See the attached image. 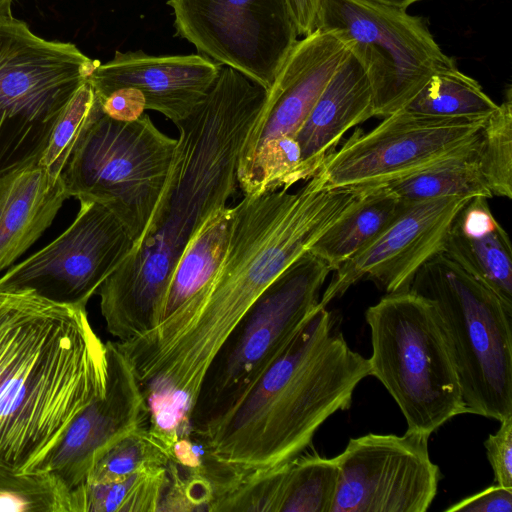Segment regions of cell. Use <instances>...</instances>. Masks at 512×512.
<instances>
[{
	"instance_id": "f1b7e54d",
	"label": "cell",
	"mask_w": 512,
	"mask_h": 512,
	"mask_svg": "<svg viewBox=\"0 0 512 512\" xmlns=\"http://www.w3.org/2000/svg\"><path fill=\"white\" fill-rule=\"evenodd\" d=\"M478 160L493 196L512 198V90L486 119L478 142Z\"/></svg>"
},
{
	"instance_id": "603a6c76",
	"label": "cell",
	"mask_w": 512,
	"mask_h": 512,
	"mask_svg": "<svg viewBox=\"0 0 512 512\" xmlns=\"http://www.w3.org/2000/svg\"><path fill=\"white\" fill-rule=\"evenodd\" d=\"M406 205L385 186L370 187L360 202L329 227L309 251L325 261L333 272L372 243Z\"/></svg>"
},
{
	"instance_id": "ffe728a7",
	"label": "cell",
	"mask_w": 512,
	"mask_h": 512,
	"mask_svg": "<svg viewBox=\"0 0 512 512\" xmlns=\"http://www.w3.org/2000/svg\"><path fill=\"white\" fill-rule=\"evenodd\" d=\"M374 117L369 78L349 51L296 134L303 180L311 178L323 159L352 127Z\"/></svg>"
},
{
	"instance_id": "484cf974",
	"label": "cell",
	"mask_w": 512,
	"mask_h": 512,
	"mask_svg": "<svg viewBox=\"0 0 512 512\" xmlns=\"http://www.w3.org/2000/svg\"><path fill=\"white\" fill-rule=\"evenodd\" d=\"M168 483V466L111 482H85L70 491V512H159Z\"/></svg>"
},
{
	"instance_id": "1f68e13d",
	"label": "cell",
	"mask_w": 512,
	"mask_h": 512,
	"mask_svg": "<svg viewBox=\"0 0 512 512\" xmlns=\"http://www.w3.org/2000/svg\"><path fill=\"white\" fill-rule=\"evenodd\" d=\"M500 422L497 432L490 434L484 445L496 484L512 488V416Z\"/></svg>"
},
{
	"instance_id": "7c38bea8",
	"label": "cell",
	"mask_w": 512,
	"mask_h": 512,
	"mask_svg": "<svg viewBox=\"0 0 512 512\" xmlns=\"http://www.w3.org/2000/svg\"><path fill=\"white\" fill-rule=\"evenodd\" d=\"M177 35L268 90L299 36L287 0H168Z\"/></svg>"
},
{
	"instance_id": "4316f807",
	"label": "cell",
	"mask_w": 512,
	"mask_h": 512,
	"mask_svg": "<svg viewBox=\"0 0 512 512\" xmlns=\"http://www.w3.org/2000/svg\"><path fill=\"white\" fill-rule=\"evenodd\" d=\"M497 108L475 79L453 65L436 72L404 109L435 117L487 118Z\"/></svg>"
},
{
	"instance_id": "7a4b0ae2",
	"label": "cell",
	"mask_w": 512,
	"mask_h": 512,
	"mask_svg": "<svg viewBox=\"0 0 512 512\" xmlns=\"http://www.w3.org/2000/svg\"><path fill=\"white\" fill-rule=\"evenodd\" d=\"M368 192L324 187L316 175L295 192L243 196L229 246L209 288L134 341L143 367L166 389L193 398L204 375L264 290Z\"/></svg>"
},
{
	"instance_id": "8d00e7d4",
	"label": "cell",
	"mask_w": 512,
	"mask_h": 512,
	"mask_svg": "<svg viewBox=\"0 0 512 512\" xmlns=\"http://www.w3.org/2000/svg\"><path fill=\"white\" fill-rule=\"evenodd\" d=\"M13 0H0V20L12 18L11 4Z\"/></svg>"
},
{
	"instance_id": "d6986e66",
	"label": "cell",
	"mask_w": 512,
	"mask_h": 512,
	"mask_svg": "<svg viewBox=\"0 0 512 512\" xmlns=\"http://www.w3.org/2000/svg\"><path fill=\"white\" fill-rule=\"evenodd\" d=\"M339 478L335 458L299 455L241 474L221 496L223 512H330Z\"/></svg>"
},
{
	"instance_id": "2e32d148",
	"label": "cell",
	"mask_w": 512,
	"mask_h": 512,
	"mask_svg": "<svg viewBox=\"0 0 512 512\" xmlns=\"http://www.w3.org/2000/svg\"><path fill=\"white\" fill-rule=\"evenodd\" d=\"M105 345L104 393L72 420L40 468L55 474L70 491L85 482L112 445L149 422L148 402L131 363L115 341Z\"/></svg>"
},
{
	"instance_id": "ac0fdd59",
	"label": "cell",
	"mask_w": 512,
	"mask_h": 512,
	"mask_svg": "<svg viewBox=\"0 0 512 512\" xmlns=\"http://www.w3.org/2000/svg\"><path fill=\"white\" fill-rule=\"evenodd\" d=\"M222 65L201 54L148 55L120 52L98 63L88 82L98 100L133 87L144 96L145 109L161 113L175 125L186 119L208 94Z\"/></svg>"
},
{
	"instance_id": "9a60e30c",
	"label": "cell",
	"mask_w": 512,
	"mask_h": 512,
	"mask_svg": "<svg viewBox=\"0 0 512 512\" xmlns=\"http://www.w3.org/2000/svg\"><path fill=\"white\" fill-rule=\"evenodd\" d=\"M468 197L407 202L399 216L368 246L333 271L319 303L327 306L362 279L386 293L408 290L417 271L443 252L451 224Z\"/></svg>"
},
{
	"instance_id": "4fadbf2b",
	"label": "cell",
	"mask_w": 512,
	"mask_h": 512,
	"mask_svg": "<svg viewBox=\"0 0 512 512\" xmlns=\"http://www.w3.org/2000/svg\"><path fill=\"white\" fill-rule=\"evenodd\" d=\"M74 221L56 239L0 277L2 290H32L68 305L86 307L103 282L130 254L134 241L105 205L79 200Z\"/></svg>"
},
{
	"instance_id": "5b68a950",
	"label": "cell",
	"mask_w": 512,
	"mask_h": 512,
	"mask_svg": "<svg viewBox=\"0 0 512 512\" xmlns=\"http://www.w3.org/2000/svg\"><path fill=\"white\" fill-rule=\"evenodd\" d=\"M369 375L402 411L407 431L430 436L466 414L456 364L433 303L410 289L387 293L365 312Z\"/></svg>"
},
{
	"instance_id": "4dcf8cb0",
	"label": "cell",
	"mask_w": 512,
	"mask_h": 512,
	"mask_svg": "<svg viewBox=\"0 0 512 512\" xmlns=\"http://www.w3.org/2000/svg\"><path fill=\"white\" fill-rule=\"evenodd\" d=\"M170 462L169 452L143 427L112 445L95 463L85 482H111L145 469L168 466Z\"/></svg>"
},
{
	"instance_id": "f546056e",
	"label": "cell",
	"mask_w": 512,
	"mask_h": 512,
	"mask_svg": "<svg viewBox=\"0 0 512 512\" xmlns=\"http://www.w3.org/2000/svg\"><path fill=\"white\" fill-rule=\"evenodd\" d=\"M0 512H70V490L52 472L0 468Z\"/></svg>"
},
{
	"instance_id": "836d02e7",
	"label": "cell",
	"mask_w": 512,
	"mask_h": 512,
	"mask_svg": "<svg viewBox=\"0 0 512 512\" xmlns=\"http://www.w3.org/2000/svg\"><path fill=\"white\" fill-rule=\"evenodd\" d=\"M445 512H512V488L495 484L453 504Z\"/></svg>"
},
{
	"instance_id": "6da1fadb",
	"label": "cell",
	"mask_w": 512,
	"mask_h": 512,
	"mask_svg": "<svg viewBox=\"0 0 512 512\" xmlns=\"http://www.w3.org/2000/svg\"><path fill=\"white\" fill-rule=\"evenodd\" d=\"M267 90L222 66L208 94L176 124L177 144L161 195L130 254L97 294L106 330L119 342L161 321L174 267L190 240L238 187L242 148Z\"/></svg>"
},
{
	"instance_id": "83f0119b",
	"label": "cell",
	"mask_w": 512,
	"mask_h": 512,
	"mask_svg": "<svg viewBox=\"0 0 512 512\" xmlns=\"http://www.w3.org/2000/svg\"><path fill=\"white\" fill-rule=\"evenodd\" d=\"M100 103L86 80L59 114L38 164L52 180L60 176L86 131L102 114Z\"/></svg>"
},
{
	"instance_id": "d590c367",
	"label": "cell",
	"mask_w": 512,
	"mask_h": 512,
	"mask_svg": "<svg viewBox=\"0 0 512 512\" xmlns=\"http://www.w3.org/2000/svg\"><path fill=\"white\" fill-rule=\"evenodd\" d=\"M390 7H395L399 9H404L408 6H410L412 3L419 1V0H372Z\"/></svg>"
},
{
	"instance_id": "9c48e42d",
	"label": "cell",
	"mask_w": 512,
	"mask_h": 512,
	"mask_svg": "<svg viewBox=\"0 0 512 512\" xmlns=\"http://www.w3.org/2000/svg\"><path fill=\"white\" fill-rule=\"evenodd\" d=\"M177 144L143 113L134 121L103 113L93 121L60 178L68 197L107 206L134 244L161 195Z\"/></svg>"
},
{
	"instance_id": "5bb4252c",
	"label": "cell",
	"mask_w": 512,
	"mask_h": 512,
	"mask_svg": "<svg viewBox=\"0 0 512 512\" xmlns=\"http://www.w3.org/2000/svg\"><path fill=\"white\" fill-rule=\"evenodd\" d=\"M430 436L369 433L351 438L335 458L339 478L330 512H425L440 470L429 456Z\"/></svg>"
},
{
	"instance_id": "30bf717a",
	"label": "cell",
	"mask_w": 512,
	"mask_h": 512,
	"mask_svg": "<svg viewBox=\"0 0 512 512\" xmlns=\"http://www.w3.org/2000/svg\"><path fill=\"white\" fill-rule=\"evenodd\" d=\"M316 29L337 36L360 61L374 116L404 109L436 72L456 65L425 19L372 0H322Z\"/></svg>"
},
{
	"instance_id": "277c9868",
	"label": "cell",
	"mask_w": 512,
	"mask_h": 512,
	"mask_svg": "<svg viewBox=\"0 0 512 512\" xmlns=\"http://www.w3.org/2000/svg\"><path fill=\"white\" fill-rule=\"evenodd\" d=\"M368 375V359L348 346L318 303L279 358L201 440L205 454L235 473L290 461L332 414L351 406Z\"/></svg>"
},
{
	"instance_id": "8fae6325",
	"label": "cell",
	"mask_w": 512,
	"mask_h": 512,
	"mask_svg": "<svg viewBox=\"0 0 512 512\" xmlns=\"http://www.w3.org/2000/svg\"><path fill=\"white\" fill-rule=\"evenodd\" d=\"M488 118V117H487ZM487 118H445L402 109L356 130L314 174L324 187H377L473 146Z\"/></svg>"
},
{
	"instance_id": "cb8c5ba5",
	"label": "cell",
	"mask_w": 512,
	"mask_h": 512,
	"mask_svg": "<svg viewBox=\"0 0 512 512\" xmlns=\"http://www.w3.org/2000/svg\"><path fill=\"white\" fill-rule=\"evenodd\" d=\"M478 142L479 139L465 151L383 186L406 202L441 197L489 199L493 195L479 164Z\"/></svg>"
},
{
	"instance_id": "e575fe53",
	"label": "cell",
	"mask_w": 512,
	"mask_h": 512,
	"mask_svg": "<svg viewBox=\"0 0 512 512\" xmlns=\"http://www.w3.org/2000/svg\"><path fill=\"white\" fill-rule=\"evenodd\" d=\"M297 33L307 36L317 28L322 0H287Z\"/></svg>"
},
{
	"instance_id": "ba28073f",
	"label": "cell",
	"mask_w": 512,
	"mask_h": 512,
	"mask_svg": "<svg viewBox=\"0 0 512 512\" xmlns=\"http://www.w3.org/2000/svg\"><path fill=\"white\" fill-rule=\"evenodd\" d=\"M99 61L0 20V176L38 162L54 124Z\"/></svg>"
},
{
	"instance_id": "d6a6232c",
	"label": "cell",
	"mask_w": 512,
	"mask_h": 512,
	"mask_svg": "<svg viewBox=\"0 0 512 512\" xmlns=\"http://www.w3.org/2000/svg\"><path fill=\"white\" fill-rule=\"evenodd\" d=\"M104 115L118 121H134L145 109L143 94L136 88H119L98 100Z\"/></svg>"
},
{
	"instance_id": "8992f818",
	"label": "cell",
	"mask_w": 512,
	"mask_h": 512,
	"mask_svg": "<svg viewBox=\"0 0 512 512\" xmlns=\"http://www.w3.org/2000/svg\"><path fill=\"white\" fill-rule=\"evenodd\" d=\"M331 272L307 251L257 298L204 375L189 415L190 436L205 438L279 358L318 305Z\"/></svg>"
},
{
	"instance_id": "44dd1931",
	"label": "cell",
	"mask_w": 512,
	"mask_h": 512,
	"mask_svg": "<svg viewBox=\"0 0 512 512\" xmlns=\"http://www.w3.org/2000/svg\"><path fill=\"white\" fill-rule=\"evenodd\" d=\"M67 198L61 178L38 163L0 176V272L42 236Z\"/></svg>"
},
{
	"instance_id": "d4e9b609",
	"label": "cell",
	"mask_w": 512,
	"mask_h": 512,
	"mask_svg": "<svg viewBox=\"0 0 512 512\" xmlns=\"http://www.w3.org/2000/svg\"><path fill=\"white\" fill-rule=\"evenodd\" d=\"M443 253L512 309V249L508 233L500 224L476 237L462 235L451 224Z\"/></svg>"
},
{
	"instance_id": "52a82bcc",
	"label": "cell",
	"mask_w": 512,
	"mask_h": 512,
	"mask_svg": "<svg viewBox=\"0 0 512 512\" xmlns=\"http://www.w3.org/2000/svg\"><path fill=\"white\" fill-rule=\"evenodd\" d=\"M409 289L437 311L465 412L498 421L512 416V309L443 252L422 265Z\"/></svg>"
},
{
	"instance_id": "e0dca14e",
	"label": "cell",
	"mask_w": 512,
	"mask_h": 512,
	"mask_svg": "<svg viewBox=\"0 0 512 512\" xmlns=\"http://www.w3.org/2000/svg\"><path fill=\"white\" fill-rule=\"evenodd\" d=\"M348 52L337 36L320 29L297 41L267 90L264 105L242 148L238 172L267 141L296 137Z\"/></svg>"
},
{
	"instance_id": "3957f363",
	"label": "cell",
	"mask_w": 512,
	"mask_h": 512,
	"mask_svg": "<svg viewBox=\"0 0 512 512\" xmlns=\"http://www.w3.org/2000/svg\"><path fill=\"white\" fill-rule=\"evenodd\" d=\"M106 376V345L86 307L0 289V468L40 472Z\"/></svg>"
},
{
	"instance_id": "7402d4cb",
	"label": "cell",
	"mask_w": 512,
	"mask_h": 512,
	"mask_svg": "<svg viewBox=\"0 0 512 512\" xmlns=\"http://www.w3.org/2000/svg\"><path fill=\"white\" fill-rule=\"evenodd\" d=\"M233 223L234 207L227 205L213 213L198 229L170 276L161 321L194 302L209 288L224 261Z\"/></svg>"
}]
</instances>
